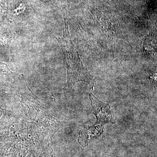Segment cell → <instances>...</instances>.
Segmentation results:
<instances>
[{"mask_svg": "<svg viewBox=\"0 0 157 157\" xmlns=\"http://www.w3.org/2000/svg\"><path fill=\"white\" fill-rule=\"evenodd\" d=\"M56 39L64 57L67 71L68 87L71 88L76 82L82 81L87 82L90 88L94 90L95 85L92 76L82 63L77 48L71 39L68 22L66 21L63 36Z\"/></svg>", "mask_w": 157, "mask_h": 157, "instance_id": "obj_1", "label": "cell"}, {"mask_svg": "<svg viewBox=\"0 0 157 157\" xmlns=\"http://www.w3.org/2000/svg\"><path fill=\"white\" fill-rule=\"evenodd\" d=\"M91 104V112L97 118V124L103 126L105 124H115V121L113 117L109 104L99 101L92 94H90Z\"/></svg>", "mask_w": 157, "mask_h": 157, "instance_id": "obj_2", "label": "cell"}]
</instances>
